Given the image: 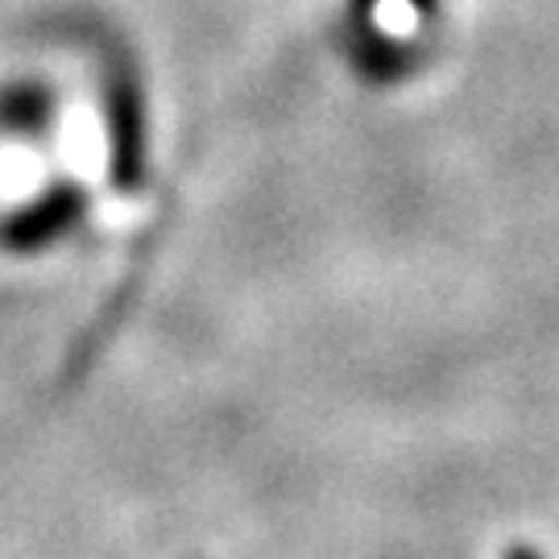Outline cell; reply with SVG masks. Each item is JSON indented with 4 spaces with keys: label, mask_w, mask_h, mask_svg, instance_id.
<instances>
[{
    "label": "cell",
    "mask_w": 559,
    "mask_h": 559,
    "mask_svg": "<svg viewBox=\"0 0 559 559\" xmlns=\"http://www.w3.org/2000/svg\"><path fill=\"white\" fill-rule=\"evenodd\" d=\"M83 207H87L83 187L59 182V187L41 191L34 203H25L21 212H13V216L4 221V228H0V237H4V245H9L13 253H38L41 245L59 240L62 233H71V228L80 224Z\"/></svg>",
    "instance_id": "cell-2"
},
{
    "label": "cell",
    "mask_w": 559,
    "mask_h": 559,
    "mask_svg": "<svg viewBox=\"0 0 559 559\" xmlns=\"http://www.w3.org/2000/svg\"><path fill=\"white\" fill-rule=\"evenodd\" d=\"M104 117L112 150V187L133 195L145 182V96L124 50H104Z\"/></svg>",
    "instance_id": "cell-1"
},
{
    "label": "cell",
    "mask_w": 559,
    "mask_h": 559,
    "mask_svg": "<svg viewBox=\"0 0 559 559\" xmlns=\"http://www.w3.org/2000/svg\"><path fill=\"white\" fill-rule=\"evenodd\" d=\"M506 559H539V556H535V551H531L526 543H514V547L506 551Z\"/></svg>",
    "instance_id": "cell-3"
}]
</instances>
